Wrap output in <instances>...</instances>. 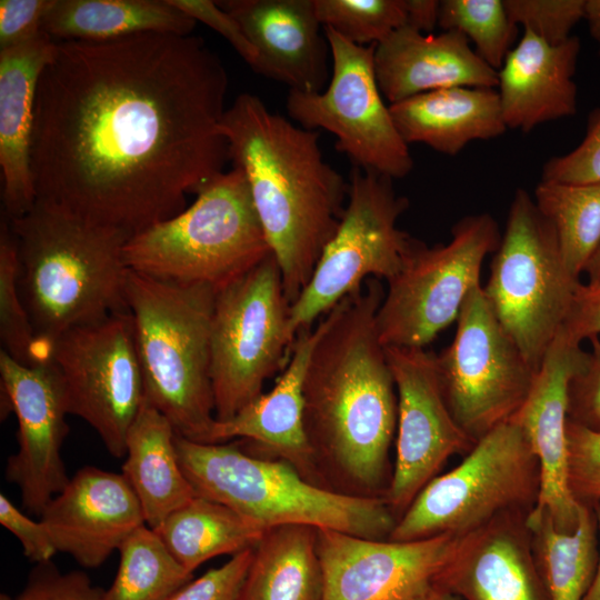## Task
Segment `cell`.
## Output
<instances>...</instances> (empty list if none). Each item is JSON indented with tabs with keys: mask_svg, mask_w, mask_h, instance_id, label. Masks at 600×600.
Here are the masks:
<instances>
[{
	"mask_svg": "<svg viewBox=\"0 0 600 600\" xmlns=\"http://www.w3.org/2000/svg\"><path fill=\"white\" fill-rule=\"evenodd\" d=\"M228 74L203 39L56 41L37 89V200L131 236L223 172Z\"/></svg>",
	"mask_w": 600,
	"mask_h": 600,
	"instance_id": "1",
	"label": "cell"
},
{
	"mask_svg": "<svg viewBox=\"0 0 600 600\" xmlns=\"http://www.w3.org/2000/svg\"><path fill=\"white\" fill-rule=\"evenodd\" d=\"M384 297L376 278L322 318L307 368L304 430L321 484L384 498L397 431L398 396L376 324Z\"/></svg>",
	"mask_w": 600,
	"mask_h": 600,
	"instance_id": "2",
	"label": "cell"
},
{
	"mask_svg": "<svg viewBox=\"0 0 600 600\" xmlns=\"http://www.w3.org/2000/svg\"><path fill=\"white\" fill-rule=\"evenodd\" d=\"M221 131L229 160L244 174L291 304L334 234L349 183L323 160L320 133L273 113L256 94H239Z\"/></svg>",
	"mask_w": 600,
	"mask_h": 600,
	"instance_id": "3",
	"label": "cell"
},
{
	"mask_svg": "<svg viewBox=\"0 0 600 600\" xmlns=\"http://www.w3.org/2000/svg\"><path fill=\"white\" fill-rule=\"evenodd\" d=\"M8 220L40 362L50 359L54 341L66 331L128 310L123 249L130 233L40 200Z\"/></svg>",
	"mask_w": 600,
	"mask_h": 600,
	"instance_id": "4",
	"label": "cell"
},
{
	"mask_svg": "<svg viewBox=\"0 0 600 600\" xmlns=\"http://www.w3.org/2000/svg\"><path fill=\"white\" fill-rule=\"evenodd\" d=\"M183 473L198 496L264 529L306 524L388 540L398 518L384 498L341 493L304 478L291 463L246 451L238 442L201 443L176 434Z\"/></svg>",
	"mask_w": 600,
	"mask_h": 600,
	"instance_id": "5",
	"label": "cell"
},
{
	"mask_svg": "<svg viewBox=\"0 0 600 600\" xmlns=\"http://www.w3.org/2000/svg\"><path fill=\"white\" fill-rule=\"evenodd\" d=\"M216 290L128 269L126 300L141 362L144 399L176 432L209 443L216 421L210 329Z\"/></svg>",
	"mask_w": 600,
	"mask_h": 600,
	"instance_id": "6",
	"label": "cell"
},
{
	"mask_svg": "<svg viewBox=\"0 0 600 600\" xmlns=\"http://www.w3.org/2000/svg\"><path fill=\"white\" fill-rule=\"evenodd\" d=\"M196 196L190 207L128 239L130 270L218 291L272 253L240 169L217 174Z\"/></svg>",
	"mask_w": 600,
	"mask_h": 600,
	"instance_id": "7",
	"label": "cell"
},
{
	"mask_svg": "<svg viewBox=\"0 0 600 600\" xmlns=\"http://www.w3.org/2000/svg\"><path fill=\"white\" fill-rule=\"evenodd\" d=\"M540 468L518 423L509 420L480 438L464 459L434 477L397 520L391 541L462 537L510 512H530Z\"/></svg>",
	"mask_w": 600,
	"mask_h": 600,
	"instance_id": "8",
	"label": "cell"
},
{
	"mask_svg": "<svg viewBox=\"0 0 600 600\" xmlns=\"http://www.w3.org/2000/svg\"><path fill=\"white\" fill-rule=\"evenodd\" d=\"M579 284L564 266L553 226L528 191L518 189L482 288L496 318L537 371Z\"/></svg>",
	"mask_w": 600,
	"mask_h": 600,
	"instance_id": "9",
	"label": "cell"
},
{
	"mask_svg": "<svg viewBox=\"0 0 600 600\" xmlns=\"http://www.w3.org/2000/svg\"><path fill=\"white\" fill-rule=\"evenodd\" d=\"M296 336L290 303L272 253L216 291L210 329V378L216 420L259 398L290 356Z\"/></svg>",
	"mask_w": 600,
	"mask_h": 600,
	"instance_id": "10",
	"label": "cell"
},
{
	"mask_svg": "<svg viewBox=\"0 0 600 600\" xmlns=\"http://www.w3.org/2000/svg\"><path fill=\"white\" fill-rule=\"evenodd\" d=\"M348 183L339 226L308 284L290 304V329L296 337L358 292L369 277L394 278L418 241L398 228L409 200L396 192L391 178L352 166Z\"/></svg>",
	"mask_w": 600,
	"mask_h": 600,
	"instance_id": "11",
	"label": "cell"
},
{
	"mask_svg": "<svg viewBox=\"0 0 600 600\" xmlns=\"http://www.w3.org/2000/svg\"><path fill=\"white\" fill-rule=\"evenodd\" d=\"M448 243L417 241L400 272L388 281L376 324L383 347L426 348L457 321L470 291L480 284L484 258L501 240L489 213L460 219Z\"/></svg>",
	"mask_w": 600,
	"mask_h": 600,
	"instance_id": "12",
	"label": "cell"
},
{
	"mask_svg": "<svg viewBox=\"0 0 600 600\" xmlns=\"http://www.w3.org/2000/svg\"><path fill=\"white\" fill-rule=\"evenodd\" d=\"M323 32L331 52L330 80L321 92L290 90L289 117L304 129H323L336 136V149L352 166L391 179L408 176L413 159L382 99L374 69L376 44H354L328 27Z\"/></svg>",
	"mask_w": 600,
	"mask_h": 600,
	"instance_id": "13",
	"label": "cell"
},
{
	"mask_svg": "<svg viewBox=\"0 0 600 600\" xmlns=\"http://www.w3.org/2000/svg\"><path fill=\"white\" fill-rule=\"evenodd\" d=\"M437 370L453 419L474 442L513 418L538 372L496 318L481 284L466 298Z\"/></svg>",
	"mask_w": 600,
	"mask_h": 600,
	"instance_id": "14",
	"label": "cell"
},
{
	"mask_svg": "<svg viewBox=\"0 0 600 600\" xmlns=\"http://www.w3.org/2000/svg\"><path fill=\"white\" fill-rule=\"evenodd\" d=\"M50 359L62 380L69 414L84 420L108 452L126 456L129 429L144 402V382L129 310L72 328Z\"/></svg>",
	"mask_w": 600,
	"mask_h": 600,
	"instance_id": "15",
	"label": "cell"
},
{
	"mask_svg": "<svg viewBox=\"0 0 600 600\" xmlns=\"http://www.w3.org/2000/svg\"><path fill=\"white\" fill-rule=\"evenodd\" d=\"M398 396L396 460L384 496L399 519L447 460L474 441L453 419L441 390L437 354L384 347Z\"/></svg>",
	"mask_w": 600,
	"mask_h": 600,
	"instance_id": "16",
	"label": "cell"
},
{
	"mask_svg": "<svg viewBox=\"0 0 600 600\" xmlns=\"http://www.w3.org/2000/svg\"><path fill=\"white\" fill-rule=\"evenodd\" d=\"M1 416L12 411L18 420V451L6 464L23 508L40 516L68 483L61 447L69 428L63 384L51 359L23 364L0 351Z\"/></svg>",
	"mask_w": 600,
	"mask_h": 600,
	"instance_id": "17",
	"label": "cell"
},
{
	"mask_svg": "<svg viewBox=\"0 0 600 600\" xmlns=\"http://www.w3.org/2000/svg\"><path fill=\"white\" fill-rule=\"evenodd\" d=\"M460 538L401 542L318 528L323 600H418L434 586Z\"/></svg>",
	"mask_w": 600,
	"mask_h": 600,
	"instance_id": "18",
	"label": "cell"
},
{
	"mask_svg": "<svg viewBox=\"0 0 600 600\" xmlns=\"http://www.w3.org/2000/svg\"><path fill=\"white\" fill-rule=\"evenodd\" d=\"M588 359L579 343L561 331L548 348L532 387L511 420L522 429L540 468V490L531 510L546 513L561 532H573L579 504L568 484L566 423L569 384Z\"/></svg>",
	"mask_w": 600,
	"mask_h": 600,
	"instance_id": "19",
	"label": "cell"
},
{
	"mask_svg": "<svg viewBox=\"0 0 600 600\" xmlns=\"http://www.w3.org/2000/svg\"><path fill=\"white\" fill-rule=\"evenodd\" d=\"M40 520L57 552L98 568L139 528L141 504L122 473L87 466L47 504Z\"/></svg>",
	"mask_w": 600,
	"mask_h": 600,
	"instance_id": "20",
	"label": "cell"
},
{
	"mask_svg": "<svg viewBox=\"0 0 600 600\" xmlns=\"http://www.w3.org/2000/svg\"><path fill=\"white\" fill-rule=\"evenodd\" d=\"M528 514L504 513L462 536L434 587L460 600H549Z\"/></svg>",
	"mask_w": 600,
	"mask_h": 600,
	"instance_id": "21",
	"label": "cell"
},
{
	"mask_svg": "<svg viewBox=\"0 0 600 600\" xmlns=\"http://www.w3.org/2000/svg\"><path fill=\"white\" fill-rule=\"evenodd\" d=\"M258 52L254 71L290 90L321 92L331 73L329 42L314 0H223Z\"/></svg>",
	"mask_w": 600,
	"mask_h": 600,
	"instance_id": "22",
	"label": "cell"
},
{
	"mask_svg": "<svg viewBox=\"0 0 600 600\" xmlns=\"http://www.w3.org/2000/svg\"><path fill=\"white\" fill-rule=\"evenodd\" d=\"M321 332L322 321L314 329L299 331L286 369L274 387L230 419L216 420L209 443L244 440L251 447L291 463L304 478L322 486L303 421L304 377Z\"/></svg>",
	"mask_w": 600,
	"mask_h": 600,
	"instance_id": "23",
	"label": "cell"
},
{
	"mask_svg": "<svg viewBox=\"0 0 600 600\" xmlns=\"http://www.w3.org/2000/svg\"><path fill=\"white\" fill-rule=\"evenodd\" d=\"M374 69L389 104L447 88L498 87V71L454 30L432 34L402 27L376 44Z\"/></svg>",
	"mask_w": 600,
	"mask_h": 600,
	"instance_id": "24",
	"label": "cell"
},
{
	"mask_svg": "<svg viewBox=\"0 0 600 600\" xmlns=\"http://www.w3.org/2000/svg\"><path fill=\"white\" fill-rule=\"evenodd\" d=\"M579 53L577 37L550 44L523 30L498 70V93L508 129L527 133L541 123L577 112L573 77Z\"/></svg>",
	"mask_w": 600,
	"mask_h": 600,
	"instance_id": "25",
	"label": "cell"
},
{
	"mask_svg": "<svg viewBox=\"0 0 600 600\" xmlns=\"http://www.w3.org/2000/svg\"><path fill=\"white\" fill-rule=\"evenodd\" d=\"M54 44L43 30L24 44L0 50V167L9 219L29 211L37 200L31 170L34 103Z\"/></svg>",
	"mask_w": 600,
	"mask_h": 600,
	"instance_id": "26",
	"label": "cell"
},
{
	"mask_svg": "<svg viewBox=\"0 0 600 600\" xmlns=\"http://www.w3.org/2000/svg\"><path fill=\"white\" fill-rule=\"evenodd\" d=\"M389 107L407 144L424 143L448 156L458 154L471 141L498 138L508 129L493 88L433 90Z\"/></svg>",
	"mask_w": 600,
	"mask_h": 600,
	"instance_id": "27",
	"label": "cell"
},
{
	"mask_svg": "<svg viewBox=\"0 0 600 600\" xmlns=\"http://www.w3.org/2000/svg\"><path fill=\"white\" fill-rule=\"evenodd\" d=\"M176 434L170 420L144 399L126 440L121 473L153 531L198 496L180 466Z\"/></svg>",
	"mask_w": 600,
	"mask_h": 600,
	"instance_id": "28",
	"label": "cell"
},
{
	"mask_svg": "<svg viewBox=\"0 0 600 600\" xmlns=\"http://www.w3.org/2000/svg\"><path fill=\"white\" fill-rule=\"evenodd\" d=\"M196 21L169 0H52L43 30L56 41H100L147 32L191 34Z\"/></svg>",
	"mask_w": 600,
	"mask_h": 600,
	"instance_id": "29",
	"label": "cell"
},
{
	"mask_svg": "<svg viewBox=\"0 0 600 600\" xmlns=\"http://www.w3.org/2000/svg\"><path fill=\"white\" fill-rule=\"evenodd\" d=\"M317 529L306 524L266 529L253 548L239 600H323Z\"/></svg>",
	"mask_w": 600,
	"mask_h": 600,
	"instance_id": "30",
	"label": "cell"
},
{
	"mask_svg": "<svg viewBox=\"0 0 600 600\" xmlns=\"http://www.w3.org/2000/svg\"><path fill=\"white\" fill-rule=\"evenodd\" d=\"M264 531L228 506L197 496L169 514L154 532L171 556L193 573L214 557L253 549Z\"/></svg>",
	"mask_w": 600,
	"mask_h": 600,
	"instance_id": "31",
	"label": "cell"
},
{
	"mask_svg": "<svg viewBox=\"0 0 600 600\" xmlns=\"http://www.w3.org/2000/svg\"><path fill=\"white\" fill-rule=\"evenodd\" d=\"M527 524L549 600H582L597 567L599 542L594 513L581 504L573 532L559 531L546 513L530 511Z\"/></svg>",
	"mask_w": 600,
	"mask_h": 600,
	"instance_id": "32",
	"label": "cell"
},
{
	"mask_svg": "<svg viewBox=\"0 0 600 600\" xmlns=\"http://www.w3.org/2000/svg\"><path fill=\"white\" fill-rule=\"evenodd\" d=\"M534 202L554 228L568 272L579 279L600 246V183L541 180Z\"/></svg>",
	"mask_w": 600,
	"mask_h": 600,
	"instance_id": "33",
	"label": "cell"
},
{
	"mask_svg": "<svg viewBox=\"0 0 600 600\" xmlns=\"http://www.w3.org/2000/svg\"><path fill=\"white\" fill-rule=\"evenodd\" d=\"M118 551L117 574L102 600H169L193 579L148 526L133 532Z\"/></svg>",
	"mask_w": 600,
	"mask_h": 600,
	"instance_id": "34",
	"label": "cell"
},
{
	"mask_svg": "<svg viewBox=\"0 0 600 600\" xmlns=\"http://www.w3.org/2000/svg\"><path fill=\"white\" fill-rule=\"evenodd\" d=\"M438 26L442 31L466 36L476 53L497 71L512 50L519 30L509 19L503 0H442Z\"/></svg>",
	"mask_w": 600,
	"mask_h": 600,
	"instance_id": "35",
	"label": "cell"
},
{
	"mask_svg": "<svg viewBox=\"0 0 600 600\" xmlns=\"http://www.w3.org/2000/svg\"><path fill=\"white\" fill-rule=\"evenodd\" d=\"M314 7L322 27L358 46L378 44L408 26L407 0H314Z\"/></svg>",
	"mask_w": 600,
	"mask_h": 600,
	"instance_id": "36",
	"label": "cell"
},
{
	"mask_svg": "<svg viewBox=\"0 0 600 600\" xmlns=\"http://www.w3.org/2000/svg\"><path fill=\"white\" fill-rule=\"evenodd\" d=\"M0 339L2 349L23 364L39 361L34 331L19 289L17 240L4 216L0 224Z\"/></svg>",
	"mask_w": 600,
	"mask_h": 600,
	"instance_id": "37",
	"label": "cell"
},
{
	"mask_svg": "<svg viewBox=\"0 0 600 600\" xmlns=\"http://www.w3.org/2000/svg\"><path fill=\"white\" fill-rule=\"evenodd\" d=\"M587 0H503L509 19L550 44L567 41L586 13Z\"/></svg>",
	"mask_w": 600,
	"mask_h": 600,
	"instance_id": "38",
	"label": "cell"
},
{
	"mask_svg": "<svg viewBox=\"0 0 600 600\" xmlns=\"http://www.w3.org/2000/svg\"><path fill=\"white\" fill-rule=\"evenodd\" d=\"M568 484L574 500L591 507L600 502V432L567 419Z\"/></svg>",
	"mask_w": 600,
	"mask_h": 600,
	"instance_id": "39",
	"label": "cell"
},
{
	"mask_svg": "<svg viewBox=\"0 0 600 600\" xmlns=\"http://www.w3.org/2000/svg\"><path fill=\"white\" fill-rule=\"evenodd\" d=\"M541 180L600 183V108L590 114L583 140L570 152L552 157L544 163Z\"/></svg>",
	"mask_w": 600,
	"mask_h": 600,
	"instance_id": "40",
	"label": "cell"
},
{
	"mask_svg": "<svg viewBox=\"0 0 600 600\" xmlns=\"http://www.w3.org/2000/svg\"><path fill=\"white\" fill-rule=\"evenodd\" d=\"M103 592L86 572L62 573L50 560L36 563L16 600H102Z\"/></svg>",
	"mask_w": 600,
	"mask_h": 600,
	"instance_id": "41",
	"label": "cell"
},
{
	"mask_svg": "<svg viewBox=\"0 0 600 600\" xmlns=\"http://www.w3.org/2000/svg\"><path fill=\"white\" fill-rule=\"evenodd\" d=\"M253 549L232 556L179 589L169 600H239Z\"/></svg>",
	"mask_w": 600,
	"mask_h": 600,
	"instance_id": "42",
	"label": "cell"
},
{
	"mask_svg": "<svg viewBox=\"0 0 600 600\" xmlns=\"http://www.w3.org/2000/svg\"><path fill=\"white\" fill-rule=\"evenodd\" d=\"M590 341L587 362L569 384L568 420L600 432V340Z\"/></svg>",
	"mask_w": 600,
	"mask_h": 600,
	"instance_id": "43",
	"label": "cell"
},
{
	"mask_svg": "<svg viewBox=\"0 0 600 600\" xmlns=\"http://www.w3.org/2000/svg\"><path fill=\"white\" fill-rule=\"evenodd\" d=\"M169 2L192 18L201 21L221 34L254 71L258 52L250 42L240 23L217 1L211 0H169Z\"/></svg>",
	"mask_w": 600,
	"mask_h": 600,
	"instance_id": "44",
	"label": "cell"
},
{
	"mask_svg": "<svg viewBox=\"0 0 600 600\" xmlns=\"http://www.w3.org/2000/svg\"><path fill=\"white\" fill-rule=\"evenodd\" d=\"M52 0H1L0 50L29 42L43 31Z\"/></svg>",
	"mask_w": 600,
	"mask_h": 600,
	"instance_id": "45",
	"label": "cell"
},
{
	"mask_svg": "<svg viewBox=\"0 0 600 600\" xmlns=\"http://www.w3.org/2000/svg\"><path fill=\"white\" fill-rule=\"evenodd\" d=\"M0 523L20 542L23 554L32 562H47L57 549L42 523L34 521L18 509L6 494H0Z\"/></svg>",
	"mask_w": 600,
	"mask_h": 600,
	"instance_id": "46",
	"label": "cell"
},
{
	"mask_svg": "<svg viewBox=\"0 0 600 600\" xmlns=\"http://www.w3.org/2000/svg\"><path fill=\"white\" fill-rule=\"evenodd\" d=\"M560 331L579 344L600 334V281L580 282Z\"/></svg>",
	"mask_w": 600,
	"mask_h": 600,
	"instance_id": "47",
	"label": "cell"
},
{
	"mask_svg": "<svg viewBox=\"0 0 600 600\" xmlns=\"http://www.w3.org/2000/svg\"><path fill=\"white\" fill-rule=\"evenodd\" d=\"M408 27L430 33L438 24L440 1L407 0Z\"/></svg>",
	"mask_w": 600,
	"mask_h": 600,
	"instance_id": "48",
	"label": "cell"
},
{
	"mask_svg": "<svg viewBox=\"0 0 600 600\" xmlns=\"http://www.w3.org/2000/svg\"><path fill=\"white\" fill-rule=\"evenodd\" d=\"M584 19L588 23L591 37L598 44V52L600 56V0L586 1Z\"/></svg>",
	"mask_w": 600,
	"mask_h": 600,
	"instance_id": "49",
	"label": "cell"
},
{
	"mask_svg": "<svg viewBox=\"0 0 600 600\" xmlns=\"http://www.w3.org/2000/svg\"><path fill=\"white\" fill-rule=\"evenodd\" d=\"M592 510L597 522L599 552L592 582L582 600H600V502L593 504Z\"/></svg>",
	"mask_w": 600,
	"mask_h": 600,
	"instance_id": "50",
	"label": "cell"
},
{
	"mask_svg": "<svg viewBox=\"0 0 600 600\" xmlns=\"http://www.w3.org/2000/svg\"><path fill=\"white\" fill-rule=\"evenodd\" d=\"M584 272L588 273L589 282L600 281V246L588 262Z\"/></svg>",
	"mask_w": 600,
	"mask_h": 600,
	"instance_id": "51",
	"label": "cell"
},
{
	"mask_svg": "<svg viewBox=\"0 0 600 600\" xmlns=\"http://www.w3.org/2000/svg\"><path fill=\"white\" fill-rule=\"evenodd\" d=\"M418 600H460V599L456 597L454 594L433 586L424 594H422Z\"/></svg>",
	"mask_w": 600,
	"mask_h": 600,
	"instance_id": "52",
	"label": "cell"
}]
</instances>
